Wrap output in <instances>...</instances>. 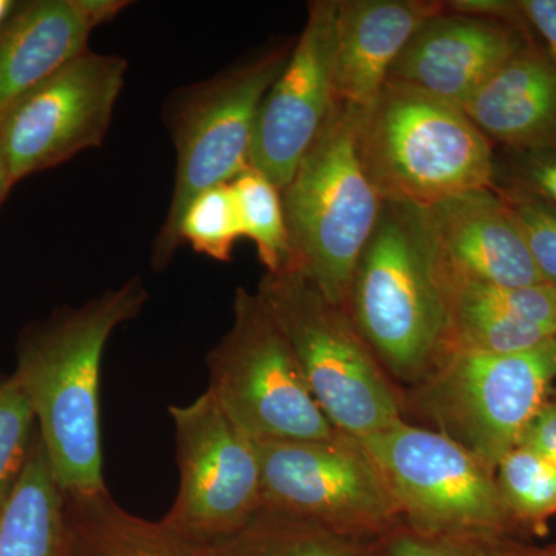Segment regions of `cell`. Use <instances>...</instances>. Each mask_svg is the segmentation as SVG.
<instances>
[{"label": "cell", "instance_id": "obj_1", "mask_svg": "<svg viewBox=\"0 0 556 556\" xmlns=\"http://www.w3.org/2000/svg\"><path fill=\"white\" fill-rule=\"evenodd\" d=\"M149 300L134 277L79 308L64 309L27 332L14 372L30 399L39 437L65 495L104 492L101 364L116 328Z\"/></svg>", "mask_w": 556, "mask_h": 556}, {"label": "cell", "instance_id": "obj_2", "mask_svg": "<svg viewBox=\"0 0 556 556\" xmlns=\"http://www.w3.org/2000/svg\"><path fill=\"white\" fill-rule=\"evenodd\" d=\"M348 311L372 354L404 380L422 378L444 354L448 289L426 207L382 201L354 269Z\"/></svg>", "mask_w": 556, "mask_h": 556}, {"label": "cell", "instance_id": "obj_3", "mask_svg": "<svg viewBox=\"0 0 556 556\" xmlns=\"http://www.w3.org/2000/svg\"><path fill=\"white\" fill-rule=\"evenodd\" d=\"M357 153L382 201L426 208L495 177V149L466 110L397 80L362 115Z\"/></svg>", "mask_w": 556, "mask_h": 556}, {"label": "cell", "instance_id": "obj_4", "mask_svg": "<svg viewBox=\"0 0 556 556\" xmlns=\"http://www.w3.org/2000/svg\"><path fill=\"white\" fill-rule=\"evenodd\" d=\"M364 110L338 102L281 192L291 263L321 294L348 308L357 260L382 199L357 153Z\"/></svg>", "mask_w": 556, "mask_h": 556}, {"label": "cell", "instance_id": "obj_5", "mask_svg": "<svg viewBox=\"0 0 556 556\" xmlns=\"http://www.w3.org/2000/svg\"><path fill=\"white\" fill-rule=\"evenodd\" d=\"M257 295L336 430L358 439L401 420L396 393L345 306L295 269L266 273Z\"/></svg>", "mask_w": 556, "mask_h": 556}, {"label": "cell", "instance_id": "obj_6", "mask_svg": "<svg viewBox=\"0 0 556 556\" xmlns=\"http://www.w3.org/2000/svg\"><path fill=\"white\" fill-rule=\"evenodd\" d=\"M292 49L294 43H280L175 94L166 119L177 149V174L169 211L153 243V269H166L181 247L179 226L189 204L251 166L260 105Z\"/></svg>", "mask_w": 556, "mask_h": 556}, {"label": "cell", "instance_id": "obj_7", "mask_svg": "<svg viewBox=\"0 0 556 556\" xmlns=\"http://www.w3.org/2000/svg\"><path fill=\"white\" fill-rule=\"evenodd\" d=\"M206 365L207 390L252 441H313L339 433L257 292L237 289L232 327L208 351Z\"/></svg>", "mask_w": 556, "mask_h": 556}, {"label": "cell", "instance_id": "obj_8", "mask_svg": "<svg viewBox=\"0 0 556 556\" xmlns=\"http://www.w3.org/2000/svg\"><path fill=\"white\" fill-rule=\"evenodd\" d=\"M556 380V339L514 354L447 351L428 372L424 408L490 470L518 447Z\"/></svg>", "mask_w": 556, "mask_h": 556}, {"label": "cell", "instance_id": "obj_9", "mask_svg": "<svg viewBox=\"0 0 556 556\" xmlns=\"http://www.w3.org/2000/svg\"><path fill=\"white\" fill-rule=\"evenodd\" d=\"M169 413L179 485L161 522L189 543L211 546L263 508L257 442L226 416L208 390Z\"/></svg>", "mask_w": 556, "mask_h": 556}, {"label": "cell", "instance_id": "obj_10", "mask_svg": "<svg viewBox=\"0 0 556 556\" xmlns=\"http://www.w3.org/2000/svg\"><path fill=\"white\" fill-rule=\"evenodd\" d=\"M399 514L431 533L493 532L510 519L495 471L441 431L397 420L358 438Z\"/></svg>", "mask_w": 556, "mask_h": 556}, {"label": "cell", "instance_id": "obj_11", "mask_svg": "<svg viewBox=\"0 0 556 556\" xmlns=\"http://www.w3.org/2000/svg\"><path fill=\"white\" fill-rule=\"evenodd\" d=\"M127 61L84 51L0 116L11 185L100 148L123 91Z\"/></svg>", "mask_w": 556, "mask_h": 556}, {"label": "cell", "instance_id": "obj_12", "mask_svg": "<svg viewBox=\"0 0 556 556\" xmlns=\"http://www.w3.org/2000/svg\"><path fill=\"white\" fill-rule=\"evenodd\" d=\"M263 507L321 529L382 525L396 501L356 438L257 442Z\"/></svg>", "mask_w": 556, "mask_h": 556}, {"label": "cell", "instance_id": "obj_13", "mask_svg": "<svg viewBox=\"0 0 556 556\" xmlns=\"http://www.w3.org/2000/svg\"><path fill=\"white\" fill-rule=\"evenodd\" d=\"M338 0H316L276 83L263 98L252 169L283 189L338 104L334 86Z\"/></svg>", "mask_w": 556, "mask_h": 556}, {"label": "cell", "instance_id": "obj_14", "mask_svg": "<svg viewBox=\"0 0 556 556\" xmlns=\"http://www.w3.org/2000/svg\"><path fill=\"white\" fill-rule=\"evenodd\" d=\"M532 40L527 28L447 7L417 28L388 80L409 84L463 108Z\"/></svg>", "mask_w": 556, "mask_h": 556}, {"label": "cell", "instance_id": "obj_15", "mask_svg": "<svg viewBox=\"0 0 556 556\" xmlns=\"http://www.w3.org/2000/svg\"><path fill=\"white\" fill-rule=\"evenodd\" d=\"M427 211L442 260L453 276L496 287L546 281L506 200L495 189L468 190Z\"/></svg>", "mask_w": 556, "mask_h": 556}, {"label": "cell", "instance_id": "obj_16", "mask_svg": "<svg viewBox=\"0 0 556 556\" xmlns=\"http://www.w3.org/2000/svg\"><path fill=\"white\" fill-rule=\"evenodd\" d=\"M445 10L447 2L437 0H338V102L367 112L417 28Z\"/></svg>", "mask_w": 556, "mask_h": 556}, {"label": "cell", "instance_id": "obj_17", "mask_svg": "<svg viewBox=\"0 0 556 556\" xmlns=\"http://www.w3.org/2000/svg\"><path fill=\"white\" fill-rule=\"evenodd\" d=\"M463 109L490 142L504 150H556V65L532 40Z\"/></svg>", "mask_w": 556, "mask_h": 556}, {"label": "cell", "instance_id": "obj_18", "mask_svg": "<svg viewBox=\"0 0 556 556\" xmlns=\"http://www.w3.org/2000/svg\"><path fill=\"white\" fill-rule=\"evenodd\" d=\"M93 30L79 0L17 3L0 25V116L87 51Z\"/></svg>", "mask_w": 556, "mask_h": 556}, {"label": "cell", "instance_id": "obj_19", "mask_svg": "<svg viewBox=\"0 0 556 556\" xmlns=\"http://www.w3.org/2000/svg\"><path fill=\"white\" fill-rule=\"evenodd\" d=\"M65 556H207L163 522L146 521L116 504L109 490L65 495Z\"/></svg>", "mask_w": 556, "mask_h": 556}, {"label": "cell", "instance_id": "obj_20", "mask_svg": "<svg viewBox=\"0 0 556 556\" xmlns=\"http://www.w3.org/2000/svg\"><path fill=\"white\" fill-rule=\"evenodd\" d=\"M65 501L38 434L24 473L0 511V556H65Z\"/></svg>", "mask_w": 556, "mask_h": 556}, {"label": "cell", "instance_id": "obj_21", "mask_svg": "<svg viewBox=\"0 0 556 556\" xmlns=\"http://www.w3.org/2000/svg\"><path fill=\"white\" fill-rule=\"evenodd\" d=\"M445 268V266H444ZM447 281L450 317L447 351L484 354H514L532 350L554 336L527 325L504 311L493 308L457 291Z\"/></svg>", "mask_w": 556, "mask_h": 556}, {"label": "cell", "instance_id": "obj_22", "mask_svg": "<svg viewBox=\"0 0 556 556\" xmlns=\"http://www.w3.org/2000/svg\"><path fill=\"white\" fill-rule=\"evenodd\" d=\"M204 551L207 556H350L327 529L265 507Z\"/></svg>", "mask_w": 556, "mask_h": 556}, {"label": "cell", "instance_id": "obj_23", "mask_svg": "<svg viewBox=\"0 0 556 556\" xmlns=\"http://www.w3.org/2000/svg\"><path fill=\"white\" fill-rule=\"evenodd\" d=\"M230 186L239 208L241 233L255 244L266 273L288 269L291 249L280 189L251 166Z\"/></svg>", "mask_w": 556, "mask_h": 556}, {"label": "cell", "instance_id": "obj_24", "mask_svg": "<svg viewBox=\"0 0 556 556\" xmlns=\"http://www.w3.org/2000/svg\"><path fill=\"white\" fill-rule=\"evenodd\" d=\"M497 490L510 517L544 521L556 515V466L533 450L518 445L495 470Z\"/></svg>", "mask_w": 556, "mask_h": 556}, {"label": "cell", "instance_id": "obj_25", "mask_svg": "<svg viewBox=\"0 0 556 556\" xmlns=\"http://www.w3.org/2000/svg\"><path fill=\"white\" fill-rule=\"evenodd\" d=\"M241 223L230 182L200 193L179 226V241L217 262H229L233 247L241 239Z\"/></svg>", "mask_w": 556, "mask_h": 556}, {"label": "cell", "instance_id": "obj_26", "mask_svg": "<svg viewBox=\"0 0 556 556\" xmlns=\"http://www.w3.org/2000/svg\"><path fill=\"white\" fill-rule=\"evenodd\" d=\"M36 416L16 376L0 382V511L24 473L35 444Z\"/></svg>", "mask_w": 556, "mask_h": 556}, {"label": "cell", "instance_id": "obj_27", "mask_svg": "<svg viewBox=\"0 0 556 556\" xmlns=\"http://www.w3.org/2000/svg\"><path fill=\"white\" fill-rule=\"evenodd\" d=\"M445 266V263H444ZM448 283L468 298L479 300L518 318L527 325L543 329L547 334L556 336V287L543 283L526 287H496V285L477 283L453 276L445 266Z\"/></svg>", "mask_w": 556, "mask_h": 556}, {"label": "cell", "instance_id": "obj_28", "mask_svg": "<svg viewBox=\"0 0 556 556\" xmlns=\"http://www.w3.org/2000/svg\"><path fill=\"white\" fill-rule=\"evenodd\" d=\"M492 188L507 195L538 201L556 212V150L514 152L496 156Z\"/></svg>", "mask_w": 556, "mask_h": 556}, {"label": "cell", "instance_id": "obj_29", "mask_svg": "<svg viewBox=\"0 0 556 556\" xmlns=\"http://www.w3.org/2000/svg\"><path fill=\"white\" fill-rule=\"evenodd\" d=\"M500 195L506 200L541 276L556 287V212L538 201L507 193Z\"/></svg>", "mask_w": 556, "mask_h": 556}, {"label": "cell", "instance_id": "obj_30", "mask_svg": "<svg viewBox=\"0 0 556 556\" xmlns=\"http://www.w3.org/2000/svg\"><path fill=\"white\" fill-rule=\"evenodd\" d=\"M518 7L530 33L540 36L556 65V0H518Z\"/></svg>", "mask_w": 556, "mask_h": 556}, {"label": "cell", "instance_id": "obj_31", "mask_svg": "<svg viewBox=\"0 0 556 556\" xmlns=\"http://www.w3.org/2000/svg\"><path fill=\"white\" fill-rule=\"evenodd\" d=\"M519 445L540 453L556 466V401L547 402L526 428Z\"/></svg>", "mask_w": 556, "mask_h": 556}, {"label": "cell", "instance_id": "obj_32", "mask_svg": "<svg viewBox=\"0 0 556 556\" xmlns=\"http://www.w3.org/2000/svg\"><path fill=\"white\" fill-rule=\"evenodd\" d=\"M390 556H478L470 552L448 546V544L433 543L422 538L404 536L391 547Z\"/></svg>", "mask_w": 556, "mask_h": 556}, {"label": "cell", "instance_id": "obj_33", "mask_svg": "<svg viewBox=\"0 0 556 556\" xmlns=\"http://www.w3.org/2000/svg\"><path fill=\"white\" fill-rule=\"evenodd\" d=\"M84 16L90 22L91 27L115 20L121 11L126 10L130 2L126 0H79Z\"/></svg>", "mask_w": 556, "mask_h": 556}, {"label": "cell", "instance_id": "obj_34", "mask_svg": "<svg viewBox=\"0 0 556 556\" xmlns=\"http://www.w3.org/2000/svg\"><path fill=\"white\" fill-rule=\"evenodd\" d=\"M11 188H13V185H11L9 172H7L5 160H3L2 155V148H0V204H2L3 200L7 199Z\"/></svg>", "mask_w": 556, "mask_h": 556}, {"label": "cell", "instance_id": "obj_35", "mask_svg": "<svg viewBox=\"0 0 556 556\" xmlns=\"http://www.w3.org/2000/svg\"><path fill=\"white\" fill-rule=\"evenodd\" d=\"M16 5L17 3L11 2V0H0V25L9 20L11 13L16 9Z\"/></svg>", "mask_w": 556, "mask_h": 556}, {"label": "cell", "instance_id": "obj_36", "mask_svg": "<svg viewBox=\"0 0 556 556\" xmlns=\"http://www.w3.org/2000/svg\"><path fill=\"white\" fill-rule=\"evenodd\" d=\"M555 339H556V336H555Z\"/></svg>", "mask_w": 556, "mask_h": 556}, {"label": "cell", "instance_id": "obj_37", "mask_svg": "<svg viewBox=\"0 0 556 556\" xmlns=\"http://www.w3.org/2000/svg\"><path fill=\"white\" fill-rule=\"evenodd\" d=\"M554 556H556V554Z\"/></svg>", "mask_w": 556, "mask_h": 556}]
</instances>
